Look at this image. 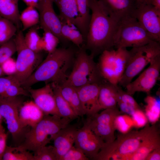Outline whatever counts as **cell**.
<instances>
[{"mask_svg": "<svg viewBox=\"0 0 160 160\" xmlns=\"http://www.w3.org/2000/svg\"><path fill=\"white\" fill-rule=\"evenodd\" d=\"M132 16L155 41H160V10L150 4L138 7Z\"/></svg>", "mask_w": 160, "mask_h": 160, "instance_id": "obj_13", "label": "cell"}, {"mask_svg": "<svg viewBox=\"0 0 160 160\" xmlns=\"http://www.w3.org/2000/svg\"><path fill=\"white\" fill-rule=\"evenodd\" d=\"M20 15L18 0H0V16L12 22L18 29L20 27Z\"/></svg>", "mask_w": 160, "mask_h": 160, "instance_id": "obj_24", "label": "cell"}, {"mask_svg": "<svg viewBox=\"0 0 160 160\" xmlns=\"http://www.w3.org/2000/svg\"><path fill=\"white\" fill-rule=\"evenodd\" d=\"M4 75H5V74L3 71L1 66L0 65V77L3 76Z\"/></svg>", "mask_w": 160, "mask_h": 160, "instance_id": "obj_48", "label": "cell"}, {"mask_svg": "<svg viewBox=\"0 0 160 160\" xmlns=\"http://www.w3.org/2000/svg\"><path fill=\"white\" fill-rule=\"evenodd\" d=\"M27 6L37 9L40 0H22Z\"/></svg>", "mask_w": 160, "mask_h": 160, "instance_id": "obj_45", "label": "cell"}, {"mask_svg": "<svg viewBox=\"0 0 160 160\" xmlns=\"http://www.w3.org/2000/svg\"><path fill=\"white\" fill-rule=\"evenodd\" d=\"M149 125L138 131H129L118 136L111 142H104L94 160H127L140 146Z\"/></svg>", "mask_w": 160, "mask_h": 160, "instance_id": "obj_4", "label": "cell"}, {"mask_svg": "<svg viewBox=\"0 0 160 160\" xmlns=\"http://www.w3.org/2000/svg\"><path fill=\"white\" fill-rule=\"evenodd\" d=\"M34 153V160H57L53 145L45 146Z\"/></svg>", "mask_w": 160, "mask_h": 160, "instance_id": "obj_38", "label": "cell"}, {"mask_svg": "<svg viewBox=\"0 0 160 160\" xmlns=\"http://www.w3.org/2000/svg\"><path fill=\"white\" fill-rule=\"evenodd\" d=\"M123 75L118 85L125 87L156 56L160 54L159 42L152 41L144 45L132 48Z\"/></svg>", "mask_w": 160, "mask_h": 160, "instance_id": "obj_7", "label": "cell"}, {"mask_svg": "<svg viewBox=\"0 0 160 160\" xmlns=\"http://www.w3.org/2000/svg\"><path fill=\"white\" fill-rule=\"evenodd\" d=\"M43 35L41 37L42 50L50 53L54 51L60 41L59 38L50 31L43 29Z\"/></svg>", "mask_w": 160, "mask_h": 160, "instance_id": "obj_34", "label": "cell"}, {"mask_svg": "<svg viewBox=\"0 0 160 160\" xmlns=\"http://www.w3.org/2000/svg\"><path fill=\"white\" fill-rule=\"evenodd\" d=\"M20 20L23 25V30L25 31L39 23V12L36 8L27 6L20 14Z\"/></svg>", "mask_w": 160, "mask_h": 160, "instance_id": "obj_29", "label": "cell"}, {"mask_svg": "<svg viewBox=\"0 0 160 160\" xmlns=\"http://www.w3.org/2000/svg\"><path fill=\"white\" fill-rule=\"evenodd\" d=\"M118 104L120 111L130 116L140 107L132 95L123 90L119 86L117 97Z\"/></svg>", "mask_w": 160, "mask_h": 160, "instance_id": "obj_26", "label": "cell"}, {"mask_svg": "<svg viewBox=\"0 0 160 160\" xmlns=\"http://www.w3.org/2000/svg\"><path fill=\"white\" fill-rule=\"evenodd\" d=\"M146 103L145 108V114L148 120L153 124L159 120L160 116L159 99L150 95L145 99Z\"/></svg>", "mask_w": 160, "mask_h": 160, "instance_id": "obj_28", "label": "cell"}, {"mask_svg": "<svg viewBox=\"0 0 160 160\" xmlns=\"http://www.w3.org/2000/svg\"><path fill=\"white\" fill-rule=\"evenodd\" d=\"M148 4L152 5L156 9L160 10V0H148Z\"/></svg>", "mask_w": 160, "mask_h": 160, "instance_id": "obj_46", "label": "cell"}, {"mask_svg": "<svg viewBox=\"0 0 160 160\" xmlns=\"http://www.w3.org/2000/svg\"><path fill=\"white\" fill-rule=\"evenodd\" d=\"M58 8V16L61 21L71 23L75 26L84 36L83 28L76 0H54Z\"/></svg>", "mask_w": 160, "mask_h": 160, "instance_id": "obj_21", "label": "cell"}, {"mask_svg": "<svg viewBox=\"0 0 160 160\" xmlns=\"http://www.w3.org/2000/svg\"><path fill=\"white\" fill-rule=\"evenodd\" d=\"M78 129L76 125L70 124L61 129L53 136L54 147L57 160L60 159L74 144L76 134Z\"/></svg>", "mask_w": 160, "mask_h": 160, "instance_id": "obj_18", "label": "cell"}, {"mask_svg": "<svg viewBox=\"0 0 160 160\" xmlns=\"http://www.w3.org/2000/svg\"></svg>", "mask_w": 160, "mask_h": 160, "instance_id": "obj_51", "label": "cell"}, {"mask_svg": "<svg viewBox=\"0 0 160 160\" xmlns=\"http://www.w3.org/2000/svg\"><path fill=\"white\" fill-rule=\"evenodd\" d=\"M21 96H30L27 89L22 86L20 83L16 82L9 86L2 98H10Z\"/></svg>", "mask_w": 160, "mask_h": 160, "instance_id": "obj_37", "label": "cell"}, {"mask_svg": "<svg viewBox=\"0 0 160 160\" xmlns=\"http://www.w3.org/2000/svg\"><path fill=\"white\" fill-rule=\"evenodd\" d=\"M5 75H14L16 72V60L12 57L1 65Z\"/></svg>", "mask_w": 160, "mask_h": 160, "instance_id": "obj_42", "label": "cell"}, {"mask_svg": "<svg viewBox=\"0 0 160 160\" xmlns=\"http://www.w3.org/2000/svg\"><path fill=\"white\" fill-rule=\"evenodd\" d=\"M4 160H34L33 155L29 151H17L15 147L7 145L3 154Z\"/></svg>", "mask_w": 160, "mask_h": 160, "instance_id": "obj_33", "label": "cell"}, {"mask_svg": "<svg viewBox=\"0 0 160 160\" xmlns=\"http://www.w3.org/2000/svg\"><path fill=\"white\" fill-rule=\"evenodd\" d=\"M137 4V7L139 6L147 4L148 3V0H136Z\"/></svg>", "mask_w": 160, "mask_h": 160, "instance_id": "obj_47", "label": "cell"}, {"mask_svg": "<svg viewBox=\"0 0 160 160\" xmlns=\"http://www.w3.org/2000/svg\"><path fill=\"white\" fill-rule=\"evenodd\" d=\"M101 54L97 64L101 75L107 81L118 85L124 72L129 51L119 48L105 50Z\"/></svg>", "mask_w": 160, "mask_h": 160, "instance_id": "obj_8", "label": "cell"}, {"mask_svg": "<svg viewBox=\"0 0 160 160\" xmlns=\"http://www.w3.org/2000/svg\"><path fill=\"white\" fill-rule=\"evenodd\" d=\"M50 84L54 92L57 108L60 116L72 121L77 118L79 116L62 96L58 85L53 83Z\"/></svg>", "mask_w": 160, "mask_h": 160, "instance_id": "obj_25", "label": "cell"}, {"mask_svg": "<svg viewBox=\"0 0 160 160\" xmlns=\"http://www.w3.org/2000/svg\"><path fill=\"white\" fill-rule=\"evenodd\" d=\"M20 96L0 98V113L6 121L9 132L17 146L24 140L26 133L29 129L22 126L19 119V110L23 103Z\"/></svg>", "mask_w": 160, "mask_h": 160, "instance_id": "obj_10", "label": "cell"}, {"mask_svg": "<svg viewBox=\"0 0 160 160\" xmlns=\"http://www.w3.org/2000/svg\"><path fill=\"white\" fill-rule=\"evenodd\" d=\"M134 127L140 128L144 127L148 121L145 114L141 109L135 110L131 115Z\"/></svg>", "mask_w": 160, "mask_h": 160, "instance_id": "obj_40", "label": "cell"}, {"mask_svg": "<svg viewBox=\"0 0 160 160\" xmlns=\"http://www.w3.org/2000/svg\"><path fill=\"white\" fill-rule=\"evenodd\" d=\"M17 29L12 22L0 16V46L12 39Z\"/></svg>", "mask_w": 160, "mask_h": 160, "instance_id": "obj_30", "label": "cell"}, {"mask_svg": "<svg viewBox=\"0 0 160 160\" xmlns=\"http://www.w3.org/2000/svg\"><path fill=\"white\" fill-rule=\"evenodd\" d=\"M22 31L19 30L14 39L17 53L16 72L14 75L21 84L33 72L42 62V58L40 52H35L27 46Z\"/></svg>", "mask_w": 160, "mask_h": 160, "instance_id": "obj_9", "label": "cell"}, {"mask_svg": "<svg viewBox=\"0 0 160 160\" xmlns=\"http://www.w3.org/2000/svg\"><path fill=\"white\" fill-rule=\"evenodd\" d=\"M100 84L94 83L76 88L81 106L87 117L102 110L99 102Z\"/></svg>", "mask_w": 160, "mask_h": 160, "instance_id": "obj_17", "label": "cell"}, {"mask_svg": "<svg viewBox=\"0 0 160 160\" xmlns=\"http://www.w3.org/2000/svg\"><path fill=\"white\" fill-rule=\"evenodd\" d=\"M160 71V54L151 61L149 66L137 78L126 86V92L132 95L136 92L149 93L159 79Z\"/></svg>", "mask_w": 160, "mask_h": 160, "instance_id": "obj_12", "label": "cell"}, {"mask_svg": "<svg viewBox=\"0 0 160 160\" xmlns=\"http://www.w3.org/2000/svg\"><path fill=\"white\" fill-rule=\"evenodd\" d=\"M44 114L33 101L23 102L19 110L20 123L24 128L32 127L38 123Z\"/></svg>", "mask_w": 160, "mask_h": 160, "instance_id": "obj_22", "label": "cell"}, {"mask_svg": "<svg viewBox=\"0 0 160 160\" xmlns=\"http://www.w3.org/2000/svg\"><path fill=\"white\" fill-rule=\"evenodd\" d=\"M61 33L65 41L71 42L79 47L82 45L84 38L81 33L73 24L61 21Z\"/></svg>", "mask_w": 160, "mask_h": 160, "instance_id": "obj_27", "label": "cell"}, {"mask_svg": "<svg viewBox=\"0 0 160 160\" xmlns=\"http://www.w3.org/2000/svg\"><path fill=\"white\" fill-rule=\"evenodd\" d=\"M160 147L155 149L148 155L145 160H160Z\"/></svg>", "mask_w": 160, "mask_h": 160, "instance_id": "obj_44", "label": "cell"}, {"mask_svg": "<svg viewBox=\"0 0 160 160\" xmlns=\"http://www.w3.org/2000/svg\"><path fill=\"white\" fill-rule=\"evenodd\" d=\"M16 52V47L14 39H12L0 46V65Z\"/></svg>", "mask_w": 160, "mask_h": 160, "instance_id": "obj_36", "label": "cell"}, {"mask_svg": "<svg viewBox=\"0 0 160 160\" xmlns=\"http://www.w3.org/2000/svg\"><path fill=\"white\" fill-rule=\"evenodd\" d=\"M16 82H20L14 75L0 77V98L3 97L6 90L10 85Z\"/></svg>", "mask_w": 160, "mask_h": 160, "instance_id": "obj_41", "label": "cell"}, {"mask_svg": "<svg viewBox=\"0 0 160 160\" xmlns=\"http://www.w3.org/2000/svg\"><path fill=\"white\" fill-rule=\"evenodd\" d=\"M24 42L27 46L33 51L39 52L42 50L41 37L39 34L37 29L31 28L24 36Z\"/></svg>", "mask_w": 160, "mask_h": 160, "instance_id": "obj_32", "label": "cell"}, {"mask_svg": "<svg viewBox=\"0 0 160 160\" xmlns=\"http://www.w3.org/2000/svg\"><path fill=\"white\" fill-rule=\"evenodd\" d=\"M84 122L77 131L74 146L80 149L90 159L93 160L104 143Z\"/></svg>", "mask_w": 160, "mask_h": 160, "instance_id": "obj_14", "label": "cell"}, {"mask_svg": "<svg viewBox=\"0 0 160 160\" xmlns=\"http://www.w3.org/2000/svg\"><path fill=\"white\" fill-rule=\"evenodd\" d=\"M53 0L54 1V0Z\"/></svg>", "mask_w": 160, "mask_h": 160, "instance_id": "obj_50", "label": "cell"}, {"mask_svg": "<svg viewBox=\"0 0 160 160\" xmlns=\"http://www.w3.org/2000/svg\"><path fill=\"white\" fill-rule=\"evenodd\" d=\"M122 113L117 107L106 109L100 113L87 117L85 122L104 142H111L116 138L115 119L117 116Z\"/></svg>", "mask_w": 160, "mask_h": 160, "instance_id": "obj_11", "label": "cell"}, {"mask_svg": "<svg viewBox=\"0 0 160 160\" xmlns=\"http://www.w3.org/2000/svg\"><path fill=\"white\" fill-rule=\"evenodd\" d=\"M153 125L149 126L140 146L127 160H145L150 152L160 147L159 131L154 124Z\"/></svg>", "mask_w": 160, "mask_h": 160, "instance_id": "obj_20", "label": "cell"}, {"mask_svg": "<svg viewBox=\"0 0 160 160\" xmlns=\"http://www.w3.org/2000/svg\"><path fill=\"white\" fill-rule=\"evenodd\" d=\"M94 57L88 54L84 48H80L74 59L72 71L64 82L78 88L94 83L100 84L105 80Z\"/></svg>", "mask_w": 160, "mask_h": 160, "instance_id": "obj_5", "label": "cell"}, {"mask_svg": "<svg viewBox=\"0 0 160 160\" xmlns=\"http://www.w3.org/2000/svg\"><path fill=\"white\" fill-rule=\"evenodd\" d=\"M53 2V0H40L37 8L39 11V23L43 29L50 31L60 41H65L61 33V22L55 11Z\"/></svg>", "mask_w": 160, "mask_h": 160, "instance_id": "obj_15", "label": "cell"}, {"mask_svg": "<svg viewBox=\"0 0 160 160\" xmlns=\"http://www.w3.org/2000/svg\"><path fill=\"white\" fill-rule=\"evenodd\" d=\"M78 12L81 18L86 39L91 18L88 0H76Z\"/></svg>", "mask_w": 160, "mask_h": 160, "instance_id": "obj_31", "label": "cell"}, {"mask_svg": "<svg viewBox=\"0 0 160 160\" xmlns=\"http://www.w3.org/2000/svg\"><path fill=\"white\" fill-rule=\"evenodd\" d=\"M91 12L86 47L94 56L114 47L113 37L119 22L112 18L99 0H88Z\"/></svg>", "mask_w": 160, "mask_h": 160, "instance_id": "obj_1", "label": "cell"}, {"mask_svg": "<svg viewBox=\"0 0 160 160\" xmlns=\"http://www.w3.org/2000/svg\"><path fill=\"white\" fill-rule=\"evenodd\" d=\"M152 41H154L133 16L118 22L113 37L114 46L116 48L139 47Z\"/></svg>", "mask_w": 160, "mask_h": 160, "instance_id": "obj_6", "label": "cell"}, {"mask_svg": "<svg viewBox=\"0 0 160 160\" xmlns=\"http://www.w3.org/2000/svg\"><path fill=\"white\" fill-rule=\"evenodd\" d=\"M100 85L98 100L101 110L117 107L119 86L106 80Z\"/></svg>", "mask_w": 160, "mask_h": 160, "instance_id": "obj_23", "label": "cell"}, {"mask_svg": "<svg viewBox=\"0 0 160 160\" xmlns=\"http://www.w3.org/2000/svg\"><path fill=\"white\" fill-rule=\"evenodd\" d=\"M110 15L119 22L122 19L133 16L137 7L136 0H99Z\"/></svg>", "mask_w": 160, "mask_h": 160, "instance_id": "obj_19", "label": "cell"}, {"mask_svg": "<svg viewBox=\"0 0 160 160\" xmlns=\"http://www.w3.org/2000/svg\"><path fill=\"white\" fill-rule=\"evenodd\" d=\"M74 52L71 48H57L48 53L45 59L21 85L27 89L41 81L46 84H62L67 78L66 72L74 60Z\"/></svg>", "mask_w": 160, "mask_h": 160, "instance_id": "obj_2", "label": "cell"}, {"mask_svg": "<svg viewBox=\"0 0 160 160\" xmlns=\"http://www.w3.org/2000/svg\"><path fill=\"white\" fill-rule=\"evenodd\" d=\"M27 89L34 102L44 115L60 116L57 108L54 92L50 84H46L43 87L39 89L30 87Z\"/></svg>", "mask_w": 160, "mask_h": 160, "instance_id": "obj_16", "label": "cell"}, {"mask_svg": "<svg viewBox=\"0 0 160 160\" xmlns=\"http://www.w3.org/2000/svg\"><path fill=\"white\" fill-rule=\"evenodd\" d=\"M7 134L2 125L0 126V160H2V157L6 147Z\"/></svg>", "mask_w": 160, "mask_h": 160, "instance_id": "obj_43", "label": "cell"}, {"mask_svg": "<svg viewBox=\"0 0 160 160\" xmlns=\"http://www.w3.org/2000/svg\"><path fill=\"white\" fill-rule=\"evenodd\" d=\"M89 159L79 149L72 146L60 160H89Z\"/></svg>", "mask_w": 160, "mask_h": 160, "instance_id": "obj_39", "label": "cell"}, {"mask_svg": "<svg viewBox=\"0 0 160 160\" xmlns=\"http://www.w3.org/2000/svg\"><path fill=\"white\" fill-rule=\"evenodd\" d=\"M71 121L58 116L44 115L38 123L26 133L22 143L15 147V150L35 153L49 143L52 136L69 125Z\"/></svg>", "mask_w": 160, "mask_h": 160, "instance_id": "obj_3", "label": "cell"}, {"mask_svg": "<svg viewBox=\"0 0 160 160\" xmlns=\"http://www.w3.org/2000/svg\"><path fill=\"white\" fill-rule=\"evenodd\" d=\"M114 124L116 129L122 134L130 131L131 129L134 127L131 116L127 114H121L117 116L115 120Z\"/></svg>", "mask_w": 160, "mask_h": 160, "instance_id": "obj_35", "label": "cell"}, {"mask_svg": "<svg viewBox=\"0 0 160 160\" xmlns=\"http://www.w3.org/2000/svg\"><path fill=\"white\" fill-rule=\"evenodd\" d=\"M3 119V118L2 117L0 113V126L2 125V122Z\"/></svg>", "mask_w": 160, "mask_h": 160, "instance_id": "obj_49", "label": "cell"}]
</instances>
